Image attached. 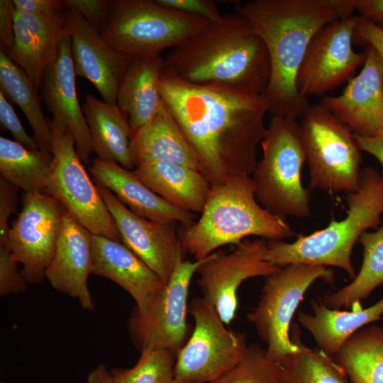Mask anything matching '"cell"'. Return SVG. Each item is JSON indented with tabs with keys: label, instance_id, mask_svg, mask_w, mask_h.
<instances>
[{
	"label": "cell",
	"instance_id": "3",
	"mask_svg": "<svg viewBox=\"0 0 383 383\" xmlns=\"http://www.w3.org/2000/svg\"><path fill=\"white\" fill-rule=\"evenodd\" d=\"M162 72L201 86L263 94L270 60L262 39L240 14H223L163 59Z\"/></svg>",
	"mask_w": 383,
	"mask_h": 383
},
{
	"label": "cell",
	"instance_id": "26",
	"mask_svg": "<svg viewBox=\"0 0 383 383\" xmlns=\"http://www.w3.org/2000/svg\"><path fill=\"white\" fill-rule=\"evenodd\" d=\"M82 111L89 128L93 152L97 158L135 168L131 151V128L126 113L116 104L87 94Z\"/></svg>",
	"mask_w": 383,
	"mask_h": 383
},
{
	"label": "cell",
	"instance_id": "44",
	"mask_svg": "<svg viewBox=\"0 0 383 383\" xmlns=\"http://www.w3.org/2000/svg\"><path fill=\"white\" fill-rule=\"evenodd\" d=\"M355 137L360 150L372 155L380 162L383 173V135L377 137L355 135ZM382 175L383 177V174Z\"/></svg>",
	"mask_w": 383,
	"mask_h": 383
},
{
	"label": "cell",
	"instance_id": "40",
	"mask_svg": "<svg viewBox=\"0 0 383 383\" xmlns=\"http://www.w3.org/2000/svg\"><path fill=\"white\" fill-rule=\"evenodd\" d=\"M353 44L372 48L383 66V30L369 20L357 16L353 33Z\"/></svg>",
	"mask_w": 383,
	"mask_h": 383
},
{
	"label": "cell",
	"instance_id": "17",
	"mask_svg": "<svg viewBox=\"0 0 383 383\" xmlns=\"http://www.w3.org/2000/svg\"><path fill=\"white\" fill-rule=\"evenodd\" d=\"M65 16L76 76L90 82L103 101L116 104L119 84L133 58L111 48L100 31L76 10L65 7Z\"/></svg>",
	"mask_w": 383,
	"mask_h": 383
},
{
	"label": "cell",
	"instance_id": "27",
	"mask_svg": "<svg viewBox=\"0 0 383 383\" xmlns=\"http://www.w3.org/2000/svg\"><path fill=\"white\" fill-rule=\"evenodd\" d=\"M162 67L160 56L133 58L121 81L116 104L126 113L132 132L148 123L162 103Z\"/></svg>",
	"mask_w": 383,
	"mask_h": 383
},
{
	"label": "cell",
	"instance_id": "11",
	"mask_svg": "<svg viewBox=\"0 0 383 383\" xmlns=\"http://www.w3.org/2000/svg\"><path fill=\"white\" fill-rule=\"evenodd\" d=\"M189 310L194 327L177 354L174 378L193 383H211L245 355V335L226 327L213 306L193 299Z\"/></svg>",
	"mask_w": 383,
	"mask_h": 383
},
{
	"label": "cell",
	"instance_id": "39",
	"mask_svg": "<svg viewBox=\"0 0 383 383\" xmlns=\"http://www.w3.org/2000/svg\"><path fill=\"white\" fill-rule=\"evenodd\" d=\"M0 121L13 135L15 140L30 150L40 149L35 140L25 131L12 105L0 91Z\"/></svg>",
	"mask_w": 383,
	"mask_h": 383
},
{
	"label": "cell",
	"instance_id": "37",
	"mask_svg": "<svg viewBox=\"0 0 383 383\" xmlns=\"http://www.w3.org/2000/svg\"><path fill=\"white\" fill-rule=\"evenodd\" d=\"M62 1L65 7L78 11L100 32L106 26L110 14L111 1L65 0Z\"/></svg>",
	"mask_w": 383,
	"mask_h": 383
},
{
	"label": "cell",
	"instance_id": "36",
	"mask_svg": "<svg viewBox=\"0 0 383 383\" xmlns=\"http://www.w3.org/2000/svg\"><path fill=\"white\" fill-rule=\"evenodd\" d=\"M9 241L0 242V295L23 292L28 283L18 269Z\"/></svg>",
	"mask_w": 383,
	"mask_h": 383
},
{
	"label": "cell",
	"instance_id": "34",
	"mask_svg": "<svg viewBox=\"0 0 383 383\" xmlns=\"http://www.w3.org/2000/svg\"><path fill=\"white\" fill-rule=\"evenodd\" d=\"M177 354L165 349L140 352L131 368H114L111 372L116 383H169L174 378Z\"/></svg>",
	"mask_w": 383,
	"mask_h": 383
},
{
	"label": "cell",
	"instance_id": "18",
	"mask_svg": "<svg viewBox=\"0 0 383 383\" xmlns=\"http://www.w3.org/2000/svg\"><path fill=\"white\" fill-rule=\"evenodd\" d=\"M366 59L357 75L343 93L326 96L320 104L356 135H383V66L376 51L367 47Z\"/></svg>",
	"mask_w": 383,
	"mask_h": 383
},
{
	"label": "cell",
	"instance_id": "5",
	"mask_svg": "<svg viewBox=\"0 0 383 383\" xmlns=\"http://www.w3.org/2000/svg\"><path fill=\"white\" fill-rule=\"evenodd\" d=\"M347 216L292 243L267 240L266 260L284 267L294 263L333 266L355 277L352 263L355 244L369 229L377 228L383 213V177L372 167L362 170L358 189L348 194Z\"/></svg>",
	"mask_w": 383,
	"mask_h": 383
},
{
	"label": "cell",
	"instance_id": "2",
	"mask_svg": "<svg viewBox=\"0 0 383 383\" xmlns=\"http://www.w3.org/2000/svg\"><path fill=\"white\" fill-rule=\"evenodd\" d=\"M352 0H252L238 3L242 16L264 41L270 76L262 94L271 116L301 118L309 106L296 78L316 34L338 18L353 16Z\"/></svg>",
	"mask_w": 383,
	"mask_h": 383
},
{
	"label": "cell",
	"instance_id": "30",
	"mask_svg": "<svg viewBox=\"0 0 383 383\" xmlns=\"http://www.w3.org/2000/svg\"><path fill=\"white\" fill-rule=\"evenodd\" d=\"M359 240L363 247L361 267L352 282L323 296L321 301L328 308H362L360 301L383 283V224L374 232L362 234Z\"/></svg>",
	"mask_w": 383,
	"mask_h": 383
},
{
	"label": "cell",
	"instance_id": "42",
	"mask_svg": "<svg viewBox=\"0 0 383 383\" xmlns=\"http://www.w3.org/2000/svg\"><path fill=\"white\" fill-rule=\"evenodd\" d=\"M16 10L36 14H57L64 12L65 5L59 0H12Z\"/></svg>",
	"mask_w": 383,
	"mask_h": 383
},
{
	"label": "cell",
	"instance_id": "46",
	"mask_svg": "<svg viewBox=\"0 0 383 383\" xmlns=\"http://www.w3.org/2000/svg\"><path fill=\"white\" fill-rule=\"evenodd\" d=\"M169 383H193L185 380L179 379L177 378H174L172 380H171Z\"/></svg>",
	"mask_w": 383,
	"mask_h": 383
},
{
	"label": "cell",
	"instance_id": "41",
	"mask_svg": "<svg viewBox=\"0 0 383 383\" xmlns=\"http://www.w3.org/2000/svg\"><path fill=\"white\" fill-rule=\"evenodd\" d=\"M15 10L13 1H0V45L1 50L6 54L11 50L14 43Z\"/></svg>",
	"mask_w": 383,
	"mask_h": 383
},
{
	"label": "cell",
	"instance_id": "16",
	"mask_svg": "<svg viewBox=\"0 0 383 383\" xmlns=\"http://www.w3.org/2000/svg\"><path fill=\"white\" fill-rule=\"evenodd\" d=\"M122 243L143 260L165 283L184 260L177 222H158L133 213L107 188L96 182Z\"/></svg>",
	"mask_w": 383,
	"mask_h": 383
},
{
	"label": "cell",
	"instance_id": "22",
	"mask_svg": "<svg viewBox=\"0 0 383 383\" xmlns=\"http://www.w3.org/2000/svg\"><path fill=\"white\" fill-rule=\"evenodd\" d=\"M92 274L126 290L139 309L148 307L166 284L122 242L91 234Z\"/></svg>",
	"mask_w": 383,
	"mask_h": 383
},
{
	"label": "cell",
	"instance_id": "43",
	"mask_svg": "<svg viewBox=\"0 0 383 383\" xmlns=\"http://www.w3.org/2000/svg\"><path fill=\"white\" fill-rule=\"evenodd\" d=\"M355 11L383 30V0H352Z\"/></svg>",
	"mask_w": 383,
	"mask_h": 383
},
{
	"label": "cell",
	"instance_id": "6",
	"mask_svg": "<svg viewBox=\"0 0 383 383\" xmlns=\"http://www.w3.org/2000/svg\"><path fill=\"white\" fill-rule=\"evenodd\" d=\"M260 145L262 157L252 174L257 201L285 218L308 217L310 194L301 182L306 157L297 119L272 116Z\"/></svg>",
	"mask_w": 383,
	"mask_h": 383
},
{
	"label": "cell",
	"instance_id": "1",
	"mask_svg": "<svg viewBox=\"0 0 383 383\" xmlns=\"http://www.w3.org/2000/svg\"><path fill=\"white\" fill-rule=\"evenodd\" d=\"M160 90L211 187L253 173L267 131L262 94L192 84L162 72Z\"/></svg>",
	"mask_w": 383,
	"mask_h": 383
},
{
	"label": "cell",
	"instance_id": "23",
	"mask_svg": "<svg viewBox=\"0 0 383 383\" xmlns=\"http://www.w3.org/2000/svg\"><path fill=\"white\" fill-rule=\"evenodd\" d=\"M89 172L94 182L109 189L135 214L158 222L174 221L182 226L194 222L193 213L182 210L153 192L134 173L115 162L91 160Z\"/></svg>",
	"mask_w": 383,
	"mask_h": 383
},
{
	"label": "cell",
	"instance_id": "32",
	"mask_svg": "<svg viewBox=\"0 0 383 383\" xmlns=\"http://www.w3.org/2000/svg\"><path fill=\"white\" fill-rule=\"evenodd\" d=\"M0 91L17 104L34 132L39 148L52 153V132L43 113L38 91L25 72L0 50Z\"/></svg>",
	"mask_w": 383,
	"mask_h": 383
},
{
	"label": "cell",
	"instance_id": "38",
	"mask_svg": "<svg viewBox=\"0 0 383 383\" xmlns=\"http://www.w3.org/2000/svg\"><path fill=\"white\" fill-rule=\"evenodd\" d=\"M165 7L203 18L209 22L221 19V13L216 3L211 0H155Z\"/></svg>",
	"mask_w": 383,
	"mask_h": 383
},
{
	"label": "cell",
	"instance_id": "45",
	"mask_svg": "<svg viewBox=\"0 0 383 383\" xmlns=\"http://www.w3.org/2000/svg\"><path fill=\"white\" fill-rule=\"evenodd\" d=\"M87 383H116L114 379L106 367L100 364L89 374Z\"/></svg>",
	"mask_w": 383,
	"mask_h": 383
},
{
	"label": "cell",
	"instance_id": "13",
	"mask_svg": "<svg viewBox=\"0 0 383 383\" xmlns=\"http://www.w3.org/2000/svg\"><path fill=\"white\" fill-rule=\"evenodd\" d=\"M267 250L265 239H245L230 252L215 251L198 268L201 298L215 308L226 325L237 313L240 285L248 279L266 277L281 269L266 260Z\"/></svg>",
	"mask_w": 383,
	"mask_h": 383
},
{
	"label": "cell",
	"instance_id": "24",
	"mask_svg": "<svg viewBox=\"0 0 383 383\" xmlns=\"http://www.w3.org/2000/svg\"><path fill=\"white\" fill-rule=\"evenodd\" d=\"M131 151L135 167L170 161L201 172L196 155L163 101L148 123L132 132Z\"/></svg>",
	"mask_w": 383,
	"mask_h": 383
},
{
	"label": "cell",
	"instance_id": "15",
	"mask_svg": "<svg viewBox=\"0 0 383 383\" xmlns=\"http://www.w3.org/2000/svg\"><path fill=\"white\" fill-rule=\"evenodd\" d=\"M65 206L44 192L26 193L23 207L12 223L9 240L28 284L40 283L56 248Z\"/></svg>",
	"mask_w": 383,
	"mask_h": 383
},
{
	"label": "cell",
	"instance_id": "7",
	"mask_svg": "<svg viewBox=\"0 0 383 383\" xmlns=\"http://www.w3.org/2000/svg\"><path fill=\"white\" fill-rule=\"evenodd\" d=\"M209 23L155 0H114L100 33L116 51L132 58L148 57L160 56L161 52L177 47Z\"/></svg>",
	"mask_w": 383,
	"mask_h": 383
},
{
	"label": "cell",
	"instance_id": "28",
	"mask_svg": "<svg viewBox=\"0 0 383 383\" xmlns=\"http://www.w3.org/2000/svg\"><path fill=\"white\" fill-rule=\"evenodd\" d=\"M312 313H299L297 321L311 335L318 348L333 357L343 343L366 325L380 319L383 296L366 309L340 311L327 307L321 301H311Z\"/></svg>",
	"mask_w": 383,
	"mask_h": 383
},
{
	"label": "cell",
	"instance_id": "25",
	"mask_svg": "<svg viewBox=\"0 0 383 383\" xmlns=\"http://www.w3.org/2000/svg\"><path fill=\"white\" fill-rule=\"evenodd\" d=\"M135 175L153 192L174 206L201 213L211 185L199 170L170 161L138 165Z\"/></svg>",
	"mask_w": 383,
	"mask_h": 383
},
{
	"label": "cell",
	"instance_id": "4",
	"mask_svg": "<svg viewBox=\"0 0 383 383\" xmlns=\"http://www.w3.org/2000/svg\"><path fill=\"white\" fill-rule=\"evenodd\" d=\"M294 235L285 218L259 204L250 176L211 186L199 218L179 231L184 250L194 260H204L224 245H238L248 236L284 240Z\"/></svg>",
	"mask_w": 383,
	"mask_h": 383
},
{
	"label": "cell",
	"instance_id": "10",
	"mask_svg": "<svg viewBox=\"0 0 383 383\" xmlns=\"http://www.w3.org/2000/svg\"><path fill=\"white\" fill-rule=\"evenodd\" d=\"M53 161L45 194L61 202L91 234L122 242L115 222L96 184L79 159L74 137L52 119Z\"/></svg>",
	"mask_w": 383,
	"mask_h": 383
},
{
	"label": "cell",
	"instance_id": "19",
	"mask_svg": "<svg viewBox=\"0 0 383 383\" xmlns=\"http://www.w3.org/2000/svg\"><path fill=\"white\" fill-rule=\"evenodd\" d=\"M13 28V46L7 55L38 91L45 70L57 59L62 39L69 34L65 11L45 15L16 9Z\"/></svg>",
	"mask_w": 383,
	"mask_h": 383
},
{
	"label": "cell",
	"instance_id": "33",
	"mask_svg": "<svg viewBox=\"0 0 383 383\" xmlns=\"http://www.w3.org/2000/svg\"><path fill=\"white\" fill-rule=\"evenodd\" d=\"M295 326L291 338L298 345L299 350L279 361L283 383H348L345 372L333 357L301 342L299 328Z\"/></svg>",
	"mask_w": 383,
	"mask_h": 383
},
{
	"label": "cell",
	"instance_id": "20",
	"mask_svg": "<svg viewBox=\"0 0 383 383\" xmlns=\"http://www.w3.org/2000/svg\"><path fill=\"white\" fill-rule=\"evenodd\" d=\"M91 264V233L66 210L45 278L55 289L77 299L83 309L93 310L88 287Z\"/></svg>",
	"mask_w": 383,
	"mask_h": 383
},
{
	"label": "cell",
	"instance_id": "29",
	"mask_svg": "<svg viewBox=\"0 0 383 383\" xmlns=\"http://www.w3.org/2000/svg\"><path fill=\"white\" fill-rule=\"evenodd\" d=\"M333 358L351 383H383V326L357 331Z\"/></svg>",
	"mask_w": 383,
	"mask_h": 383
},
{
	"label": "cell",
	"instance_id": "47",
	"mask_svg": "<svg viewBox=\"0 0 383 383\" xmlns=\"http://www.w3.org/2000/svg\"><path fill=\"white\" fill-rule=\"evenodd\" d=\"M1 383H6V382H1Z\"/></svg>",
	"mask_w": 383,
	"mask_h": 383
},
{
	"label": "cell",
	"instance_id": "35",
	"mask_svg": "<svg viewBox=\"0 0 383 383\" xmlns=\"http://www.w3.org/2000/svg\"><path fill=\"white\" fill-rule=\"evenodd\" d=\"M211 383H283L282 367L266 349L252 344L235 366Z\"/></svg>",
	"mask_w": 383,
	"mask_h": 383
},
{
	"label": "cell",
	"instance_id": "31",
	"mask_svg": "<svg viewBox=\"0 0 383 383\" xmlns=\"http://www.w3.org/2000/svg\"><path fill=\"white\" fill-rule=\"evenodd\" d=\"M52 161L50 152L30 150L16 140L0 137L1 177L26 193L45 192Z\"/></svg>",
	"mask_w": 383,
	"mask_h": 383
},
{
	"label": "cell",
	"instance_id": "12",
	"mask_svg": "<svg viewBox=\"0 0 383 383\" xmlns=\"http://www.w3.org/2000/svg\"><path fill=\"white\" fill-rule=\"evenodd\" d=\"M204 260L180 262L148 307H133L128 331L140 353L158 348L177 354L185 344L191 334L187 322L189 286Z\"/></svg>",
	"mask_w": 383,
	"mask_h": 383
},
{
	"label": "cell",
	"instance_id": "21",
	"mask_svg": "<svg viewBox=\"0 0 383 383\" xmlns=\"http://www.w3.org/2000/svg\"><path fill=\"white\" fill-rule=\"evenodd\" d=\"M75 78L68 34L60 43L55 62L45 70L40 88L52 119L68 128L74 137L79 159L88 163L93 149L89 128L79 103Z\"/></svg>",
	"mask_w": 383,
	"mask_h": 383
},
{
	"label": "cell",
	"instance_id": "14",
	"mask_svg": "<svg viewBox=\"0 0 383 383\" xmlns=\"http://www.w3.org/2000/svg\"><path fill=\"white\" fill-rule=\"evenodd\" d=\"M357 16L338 18L313 38L296 78L299 94L320 96L348 82L363 65L366 53L353 48Z\"/></svg>",
	"mask_w": 383,
	"mask_h": 383
},
{
	"label": "cell",
	"instance_id": "9",
	"mask_svg": "<svg viewBox=\"0 0 383 383\" xmlns=\"http://www.w3.org/2000/svg\"><path fill=\"white\" fill-rule=\"evenodd\" d=\"M335 275L326 266L294 263L265 277L257 306L248 320L267 345V355L279 362L299 350L291 338L292 319L309 288L318 279L328 284Z\"/></svg>",
	"mask_w": 383,
	"mask_h": 383
},
{
	"label": "cell",
	"instance_id": "8",
	"mask_svg": "<svg viewBox=\"0 0 383 383\" xmlns=\"http://www.w3.org/2000/svg\"><path fill=\"white\" fill-rule=\"evenodd\" d=\"M299 127L309 187L331 193L355 192L362 155L353 131L320 103L309 104Z\"/></svg>",
	"mask_w": 383,
	"mask_h": 383
}]
</instances>
